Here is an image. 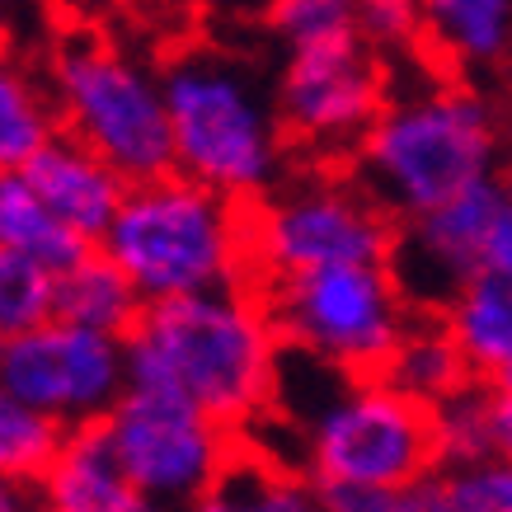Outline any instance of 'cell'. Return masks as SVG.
<instances>
[{"mask_svg": "<svg viewBox=\"0 0 512 512\" xmlns=\"http://www.w3.org/2000/svg\"><path fill=\"white\" fill-rule=\"evenodd\" d=\"M395 71L362 33L334 38L320 47L282 52L273 76V104H278L282 132L292 141L301 165L348 170L357 146L367 141L395 90Z\"/></svg>", "mask_w": 512, "mask_h": 512, "instance_id": "9c48e42d", "label": "cell"}, {"mask_svg": "<svg viewBox=\"0 0 512 512\" xmlns=\"http://www.w3.org/2000/svg\"><path fill=\"white\" fill-rule=\"evenodd\" d=\"M409 512H512V461L494 456L480 466H437L419 489L404 494Z\"/></svg>", "mask_w": 512, "mask_h": 512, "instance_id": "603a6c76", "label": "cell"}, {"mask_svg": "<svg viewBox=\"0 0 512 512\" xmlns=\"http://www.w3.org/2000/svg\"><path fill=\"white\" fill-rule=\"evenodd\" d=\"M498 193L512 202V113L508 127H503V160H498Z\"/></svg>", "mask_w": 512, "mask_h": 512, "instance_id": "f546056e", "label": "cell"}, {"mask_svg": "<svg viewBox=\"0 0 512 512\" xmlns=\"http://www.w3.org/2000/svg\"><path fill=\"white\" fill-rule=\"evenodd\" d=\"M264 24L282 43V52H301V47H320L357 33V5L353 0H282L268 10Z\"/></svg>", "mask_w": 512, "mask_h": 512, "instance_id": "d4e9b609", "label": "cell"}, {"mask_svg": "<svg viewBox=\"0 0 512 512\" xmlns=\"http://www.w3.org/2000/svg\"><path fill=\"white\" fill-rule=\"evenodd\" d=\"M38 508L47 512H165L123 475L99 428L66 437L57 466L38 484Z\"/></svg>", "mask_w": 512, "mask_h": 512, "instance_id": "9a60e30c", "label": "cell"}, {"mask_svg": "<svg viewBox=\"0 0 512 512\" xmlns=\"http://www.w3.org/2000/svg\"><path fill=\"white\" fill-rule=\"evenodd\" d=\"M0 249L33 259L47 273H66L76 259L90 254V245L66 231L57 212L38 198V188L29 184L24 170L0 174Z\"/></svg>", "mask_w": 512, "mask_h": 512, "instance_id": "d6986e66", "label": "cell"}, {"mask_svg": "<svg viewBox=\"0 0 512 512\" xmlns=\"http://www.w3.org/2000/svg\"><path fill=\"white\" fill-rule=\"evenodd\" d=\"M66 437L52 419H43L38 409L10 395V390L0 386V480L19 489V494H29L38 484L47 480V470L57 466V456H62Z\"/></svg>", "mask_w": 512, "mask_h": 512, "instance_id": "7402d4cb", "label": "cell"}, {"mask_svg": "<svg viewBox=\"0 0 512 512\" xmlns=\"http://www.w3.org/2000/svg\"><path fill=\"white\" fill-rule=\"evenodd\" d=\"M498 442H503V456L512 461V400H503V409H498Z\"/></svg>", "mask_w": 512, "mask_h": 512, "instance_id": "4dcf8cb0", "label": "cell"}, {"mask_svg": "<svg viewBox=\"0 0 512 512\" xmlns=\"http://www.w3.org/2000/svg\"><path fill=\"white\" fill-rule=\"evenodd\" d=\"M494 390H498V395H503V400H512V367H508V372H503V376H498V381H494Z\"/></svg>", "mask_w": 512, "mask_h": 512, "instance_id": "d6a6232c", "label": "cell"}, {"mask_svg": "<svg viewBox=\"0 0 512 512\" xmlns=\"http://www.w3.org/2000/svg\"><path fill=\"white\" fill-rule=\"evenodd\" d=\"M99 433L127 480L165 512L198 508L202 498L231 480V470L245 456V442L231 428L165 390L132 386Z\"/></svg>", "mask_w": 512, "mask_h": 512, "instance_id": "30bf717a", "label": "cell"}, {"mask_svg": "<svg viewBox=\"0 0 512 512\" xmlns=\"http://www.w3.org/2000/svg\"><path fill=\"white\" fill-rule=\"evenodd\" d=\"M43 71L66 137L104 156L127 184L174 174L160 62L109 24H62L43 47Z\"/></svg>", "mask_w": 512, "mask_h": 512, "instance_id": "5b68a950", "label": "cell"}, {"mask_svg": "<svg viewBox=\"0 0 512 512\" xmlns=\"http://www.w3.org/2000/svg\"><path fill=\"white\" fill-rule=\"evenodd\" d=\"M99 249L146 306L249 282V217L184 174L132 184Z\"/></svg>", "mask_w": 512, "mask_h": 512, "instance_id": "8992f818", "label": "cell"}, {"mask_svg": "<svg viewBox=\"0 0 512 512\" xmlns=\"http://www.w3.org/2000/svg\"><path fill=\"white\" fill-rule=\"evenodd\" d=\"M320 498L329 512H409L404 494H390V489H329Z\"/></svg>", "mask_w": 512, "mask_h": 512, "instance_id": "83f0119b", "label": "cell"}, {"mask_svg": "<svg viewBox=\"0 0 512 512\" xmlns=\"http://www.w3.org/2000/svg\"><path fill=\"white\" fill-rule=\"evenodd\" d=\"M386 381L414 404H423V409H437L456 390H466L475 376H470L466 357L456 353V343L447 339V329L437 320H419L414 334L400 343V353L390 357Z\"/></svg>", "mask_w": 512, "mask_h": 512, "instance_id": "ffe728a7", "label": "cell"}, {"mask_svg": "<svg viewBox=\"0 0 512 512\" xmlns=\"http://www.w3.org/2000/svg\"><path fill=\"white\" fill-rule=\"evenodd\" d=\"M287 348L254 282L146 306L127 334L137 390H165L202 409L235 437L268 423L278 404Z\"/></svg>", "mask_w": 512, "mask_h": 512, "instance_id": "6da1fadb", "label": "cell"}, {"mask_svg": "<svg viewBox=\"0 0 512 512\" xmlns=\"http://www.w3.org/2000/svg\"><path fill=\"white\" fill-rule=\"evenodd\" d=\"M0 386L62 433L104 428V419L132 390L127 343L52 315L24 339L0 343Z\"/></svg>", "mask_w": 512, "mask_h": 512, "instance_id": "8fae6325", "label": "cell"}, {"mask_svg": "<svg viewBox=\"0 0 512 512\" xmlns=\"http://www.w3.org/2000/svg\"><path fill=\"white\" fill-rule=\"evenodd\" d=\"M24 174L38 188V198L57 212V221L71 235H80L90 249H99V240L109 235V226L123 212L127 188H132L109 160L94 156L90 146H80L66 132L47 141Z\"/></svg>", "mask_w": 512, "mask_h": 512, "instance_id": "4fadbf2b", "label": "cell"}, {"mask_svg": "<svg viewBox=\"0 0 512 512\" xmlns=\"http://www.w3.org/2000/svg\"><path fill=\"white\" fill-rule=\"evenodd\" d=\"M235 475L245 480V489H249V498L259 503V512H329L315 484H306L296 470L273 466L268 456L245 451L240 466H235Z\"/></svg>", "mask_w": 512, "mask_h": 512, "instance_id": "484cf974", "label": "cell"}, {"mask_svg": "<svg viewBox=\"0 0 512 512\" xmlns=\"http://www.w3.org/2000/svg\"><path fill=\"white\" fill-rule=\"evenodd\" d=\"M0 512H33V508H29V498L19 494V489H10V484L0 480Z\"/></svg>", "mask_w": 512, "mask_h": 512, "instance_id": "1f68e13d", "label": "cell"}, {"mask_svg": "<svg viewBox=\"0 0 512 512\" xmlns=\"http://www.w3.org/2000/svg\"><path fill=\"white\" fill-rule=\"evenodd\" d=\"M278 339L292 357L343 376H386L390 357L414 334L419 306L409 301L390 264L329 268L311 278H287L259 287Z\"/></svg>", "mask_w": 512, "mask_h": 512, "instance_id": "ba28073f", "label": "cell"}, {"mask_svg": "<svg viewBox=\"0 0 512 512\" xmlns=\"http://www.w3.org/2000/svg\"><path fill=\"white\" fill-rule=\"evenodd\" d=\"M249 282L311 278L329 268H376L395 259L400 221L348 170L296 165L268 198L245 207Z\"/></svg>", "mask_w": 512, "mask_h": 512, "instance_id": "52a82bcc", "label": "cell"}, {"mask_svg": "<svg viewBox=\"0 0 512 512\" xmlns=\"http://www.w3.org/2000/svg\"><path fill=\"white\" fill-rule=\"evenodd\" d=\"M174 174L254 207L296 170L273 85L221 43H179L160 57Z\"/></svg>", "mask_w": 512, "mask_h": 512, "instance_id": "277c9868", "label": "cell"}, {"mask_svg": "<svg viewBox=\"0 0 512 512\" xmlns=\"http://www.w3.org/2000/svg\"><path fill=\"white\" fill-rule=\"evenodd\" d=\"M503 127L508 113L489 85L447 76L419 57L414 80H400L395 71V90L348 174L409 226L475 188L498 184Z\"/></svg>", "mask_w": 512, "mask_h": 512, "instance_id": "7a4b0ae2", "label": "cell"}, {"mask_svg": "<svg viewBox=\"0 0 512 512\" xmlns=\"http://www.w3.org/2000/svg\"><path fill=\"white\" fill-rule=\"evenodd\" d=\"M419 57L484 85V76L512 66V0H428Z\"/></svg>", "mask_w": 512, "mask_h": 512, "instance_id": "5bb4252c", "label": "cell"}, {"mask_svg": "<svg viewBox=\"0 0 512 512\" xmlns=\"http://www.w3.org/2000/svg\"><path fill=\"white\" fill-rule=\"evenodd\" d=\"M268 423H282L292 437L287 470H296L320 494H409L442 466L433 442V409L400 395L386 376H343L287 353Z\"/></svg>", "mask_w": 512, "mask_h": 512, "instance_id": "3957f363", "label": "cell"}, {"mask_svg": "<svg viewBox=\"0 0 512 512\" xmlns=\"http://www.w3.org/2000/svg\"><path fill=\"white\" fill-rule=\"evenodd\" d=\"M33 512H47V508H38V503H33Z\"/></svg>", "mask_w": 512, "mask_h": 512, "instance_id": "836d02e7", "label": "cell"}, {"mask_svg": "<svg viewBox=\"0 0 512 512\" xmlns=\"http://www.w3.org/2000/svg\"><path fill=\"white\" fill-rule=\"evenodd\" d=\"M188 512H259V503L249 498V489H245V480L231 470V480L221 484L217 494H207L198 503V508H188Z\"/></svg>", "mask_w": 512, "mask_h": 512, "instance_id": "f1b7e54d", "label": "cell"}, {"mask_svg": "<svg viewBox=\"0 0 512 512\" xmlns=\"http://www.w3.org/2000/svg\"><path fill=\"white\" fill-rule=\"evenodd\" d=\"M503 212H508V198L498 193V184H489L447 202V207H437L433 217L400 226L390 273L400 278V287L419 306V315L433 320L470 278H480L489 268Z\"/></svg>", "mask_w": 512, "mask_h": 512, "instance_id": "7c38bea8", "label": "cell"}, {"mask_svg": "<svg viewBox=\"0 0 512 512\" xmlns=\"http://www.w3.org/2000/svg\"><path fill=\"white\" fill-rule=\"evenodd\" d=\"M357 33H362L386 62H395L400 52H419L423 5H409V0H362V5H357Z\"/></svg>", "mask_w": 512, "mask_h": 512, "instance_id": "4316f807", "label": "cell"}, {"mask_svg": "<svg viewBox=\"0 0 512 512\" xmlns=\"http://www.w3.org/2000/svg\"><path fill=\"white\" fill-rule=\"evenodd\" d=\"M433 320L466 357L470 376L494 386L512 367V268H489L470 278Z\"/></svg>", "mask_w": 512, "mask_h": 512, "instance_id": "2e32d148", "label": "cell"}, {"mask_svg": "<svg viewBox=\"0 0 512 512\" xmlns=\"http://www.w3.org/2000/svg\"><path fill=\"white\" fill-rule=\"evenodd\" d=\"M52 315L66 320V325L94 329V334H109V339L127 343V334L146 315V301H141V292L127 282V273L113 264L104 249H90L66 273H57V306H52Z\"/></svg>", "mask_w": 512, "mask_h": 512, "instance_id": "e0dca14e", "label": "cell"}, {"mask_svg": "<svg viewBox=\"0 0 512 512\" xmlns=\"http://www.w3.org/2000/svg\"><path fill=\"white\" fill-rule=\"evenodd\" d=\"M52 137H62V123L43 71L0 43V174L29 170Z\"/></svg>", "mask_w": 512, "mask_h": 512, "instance_id": "ac0fdd59", "label": "cell"}, {"mask_svg": "<svg viewBox=\"0 0 512 512\" xmlns=\"http://www.w3.org/2000/svg\"><path fill=\"white\" fill-rule=\"evenodd\" d=\"M498 390L489 381H470L466 390H456L451 400L433 409V442L442 466H480L503 456L498 442Z\"/></svg>", "mask_w": 512, "mask_h": 512, "instance_id": "44dd1931", "label": "cell"}, {"mask_svg": "<svg viewBox=\"0 0 512 512\" xmlns=\"http://www.w3.org/2000/svg\"><path fill=\"white\" fill-rule=\"evenodd\" d=\"M52 306H57V273L0 249V343H15L29 329L47 325Z\"/></svg>", "mask_w": 512, "mask_h": 512, "instance_id": "cb8c5ba5", "label": "cell"}]
</instances>
